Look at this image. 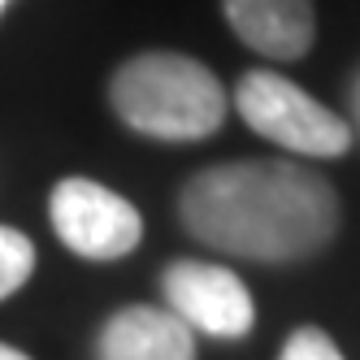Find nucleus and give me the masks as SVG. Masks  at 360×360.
Segmentation results:
<instances>
[{
    "instance_id": "obj_5",
    "label": "nucleus",
    "mask_w": 360,
    "mask_h": 360,
    "mask_svg": "<svg viewBox=\"0 0 360 360\" xmlns=\"http://www.w3.org/2000/svg\"><path fill=\"white\" fill-rule=\"evenodd\" d=\"M161 291L169 313H178L191 330L213 339H243L256 326V304L239 274L209 261H174L161 274Z\"/></svg>"
},
{
    "instance_id": "obj_7",
    "label": "nucleus",
    "mask_w": 360,
    "mask_h": 360,
    "mask_svg": "<svg viewBox=\"0 0 360 360\" xmlns=\"http://www.w3.org/2000/svg\"><path fill=\"white\" fill-rule=\"evenodd\" d=\"M96 360H195V330L152 304H131L100 326Z\"/></svg>"
},
{
    "instance_id": "obj_12",
    "label": "nucleus",
    "mask_w": 360,
    "mask_h": 360,
    "mask_svg": "<svg viewBox=\"0 0 360 360\" xmlns=\"http://www.w3.org/2000/svg\"><path fill=\"white\" fill-rule=\"evenodd\" d=\"M5 5H9V0H0V13H5Z\"/></svg>"
},
{
    "instance_id": "obj_11",
    "label": "nucleus",
    "mask_w": 360,
    "mask_h": 360,
    "mask_svg": "<svg viewBox=\"0 0 360 360\" xmlns=\"http://www.w3.org/2000/svg\"><path fill=\"white\" fill-rule=\"evenodd\" d=\"M356 117H360V91H356Z\"/></svg>"
},
{
    "instance_id": "obj_10",
    "label": "nucleus",
    "mask_w": 360,
    "mask_h": 360,
    "mask_svg": "<svg viewBox=\"0 0 360 360\" xmlns=\"http://www.w3.org/2000/svg\"><path fill=\"white\" fill-rule=\"evenodd\" d=\"M0 360H31V356L18 352V347H9V343H0Z\"/></svg>"
},
{
    "instance_id": "obj_6",
    "label": "nucleus",
    "mask_w": 360,
    "mask_h": 360,
    "mask_svg": "<svg viewBox=\"0 0 360 360\" xmlns=\"http://www.w3.org/2000/svg\"><path fill=\"white\" fill-rule=\"evenodd\" d=\"M221 13L230 31L265 61H300L317 39L313 0H221Z\"/></svg>"
},
{
    "instance_id": "obj_4",
    "label": "nucleus",
    "mask_w": 360,
    "mask_h": 360,
    "mask_svg": "<svg viewBox=\"0 0 360 360\" xmlns=\"http://www.w3.org/2000/svg\"><path fill=\"white\" fill-rule=\"evenodd\" d=\"M57 239L83 261H122L143 239V217L126 195L96 178H61L48 195Z\"/></svg>"
},
{
    "instance_id": "obj_8",
    "label": "nucleus",
    "mask_w": 360,
    "mask_h": 360,
    "mask_svg": "<svg viewBox=\"0 0 360 360\" xmlns=\"http://www.w3.org/2000/svg\"><path fill=\"white\" fill-rule=\"evenodd\" d=\"M31 274H35V243L22 230L0 226V300L22 291Z\"/></svg>"
},
{
    "instance_id": "obj_13",
    "label": "nucleus",
    "mask_w": 360,
    "mask_h": 360,
    "mask_svg": "<svg viewBox=\"0 0 360 360\" xmlns=\"http://www.w3.org/2000/svg\"><path fill=\"white\" fill-rule=\"evenodd\" d=\"M356 91H360V87H356Z\"/></svg>"
},
{
    "instance_id": "obj_2",
    "label": "nucleus",
    "mask_w": 360,
    "mask_h": 360,
    "mask_svg": "<svg viewBox=\"0 0 360 360\" xmlns=\"http://www.w3.org/2000/svg\"><path fill=\"white\" fill-rule=\"evenodd\" d=\"M109 109L135 135L195 143L221 131L230 100L221 79L187 53L148 48L126 57L109 79Z\"/></svg>"
},
{
    "instance_id": "obj_9",
    "label": "nucleus",
    "mask_w": 360,
    "mask_h": 360,
    "mask_svg": "<svg viewBox=\"0 0 360 360\" xmlns=\"http://www.w3.org/2000/svg\"><path fill=\"white\" fill-rule=\"evenodd\" d=\"M278 360H343V352L321 326H300V330H291V339L282 343Z\"/></svg>"
},
{
    "instance_id": "obj_1",
    "label": "nucleus",
    "mask_w": 360,
    "mask_h": 360,
    "mask_svg": "<svg viewBox=\"0 0 360 360\" xmlns=\"http://www.w3.org/2000/svg\"><path fill=\"white\" fill-rule=\"evenodd\" d=\"M178 221L195 243L261 265L321 256L343 221L330 178L300 161H221L178 191Z\"/></svg>"
},
{
    "instance_id": "obj_3",
    "label": "nucleus",
    "mask_w": 360,
    "mask_h": 360,
    "mask_svg": "<svg viewBox=\"0 0 360 360\" xmlns=\"http://www.w3.org/2000/svg\"><path fill=\"white\" fill-rule=\"evenodd\" d=\"M235 109L261 139L300 157H343L352 148V126L278 70H248L235 87Z\"/></svg>"
}]
</instances>
